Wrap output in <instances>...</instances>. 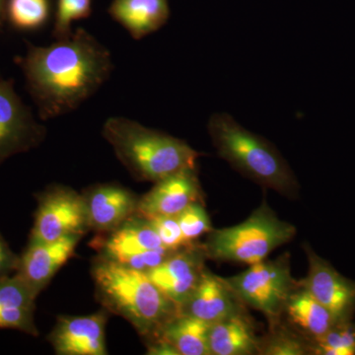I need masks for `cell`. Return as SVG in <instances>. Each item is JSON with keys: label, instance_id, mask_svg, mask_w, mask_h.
I'll return each instance as SVG.
<instances>
[{"label": "cell", "instance_id": "obj_16", "mask_svg": "<svg viewBox=\"0 0 355 355\" xmlns=\"http://www.w3.org/2000/svg\"><path fill=\"white\" fill-rule=\"evenodd\" d=\"M83 195L89 228L98 234L111 232L137 214L139 198L120 184H97Z\"/></svg>", "mask_w": 355, "mask_h": 355}, {"label": "cell", "instance_id": "obj_23", "mask_svg": "<svg viewBox=\"0 0 355 355\" xmlns=\"http://www.w3.org/2000/svg\"><path fill=\"white\" fill-rule=\"evenodd\" d=\"M51 0H8L6 20L14 29L35 31L51 17Z\"/></svg>", "mask_w": 355, "mask_h": 355}, {"label": "cell", "instance_id": "obj_1", "mask_svg": "<svg viewBox=\"0 0 355 355\" xmlns=\"http://www.w3.org/2000/svg\"><path fill=\"white\" fill-rule=\"evenodd\" d=\"M16 62L42 121L76 111L114 70L111 51L83 28L50 46L26 41L25 55Z\"/></svg>", "mask_w": 355, "mask_h": 355}, {"label": "cell", "instance_id": "obj_3", "mask_svg": "<svg viewBox=\"0 0 355 355\" xmlns=\"http://www.w3.org/2000/svg\"><path fill=\"white\" fill-rule=\"evenodd\" d=\"M102 135L121 164L139 181L156 183L183 170L196 169L202 155L184 140L125 116L109 118Z\"/></svg>", "mask_w": 355, "mask_h": 355}, {"label": "cell", "instance_id": "obj_19", "mask_svg": "<svg viewBox=\"0 0 355 355\" xmlns=\"http://www.w3.org/2000/svg\"><path fill=\"white\" fill-rule=\"evenodd\" d=\"M209 350L211 355L258 354L260 338L246 312L210 324Z\"/></svg>", "mask_w": 355, "mask_h": 355}, {"label": "cell", "instance_id": "obj_10", "mask_svg": "<svg viewBox=\"0 0 355 355\" xmlns=\"http://www.w3.org/2000/svg\"><path fill=\"white\" fill-rule=\"evenodd\" d=\"M308 273L299 282L317 301L324 306L336 321L352 319L355 311V282L343 277L328 261L305 245Z\"/></svg>", "mask_w": 355, "mask_h": 355}, {"label": "cell", "instance_id": "obj_8", "mask_svg": "<svg viewBox=\"0 0 355 355\" xmlns=\"http://www.w3.org/2000/svg\"><path fill=\"white\" fill-rule=\"evenodd\" d=\"M37 207L30 241L51 242L85 234L89 228L83 195L65 186H51L36 196Z\"/></svg>", "mask_w": 355, "mask_h": 355}, {"label": "cell", "instance_id": "obj_20", "mask_svg": "<svg viewBox=\"0 0 355 355\" xmlns=\"http://www.w3.org/2000/svg\"><path fill=\"white\" fill-rule=\"evenodd\" d=\"M284 314L294 330L305 336L309 342L321 338L338 323L330 311L313 297L300 284L289 296Z\"/></svg>", "mask_w": 355, "mask_h": 355}, {"label": "cell", "instance_id": "obj_22", "mask_svg": "<svg viewBox=\"0 0 355 355\" xmlns=\"http://www.w3.org/2000/svg\"><path fill=\"white\" fill-rule=\"evenodd\" d=\"M258 354H311L310 342L292 327L282 326L277 321L270 324V334L260 338Z\"/></svg>", "mask_w": 355, "mask_h": 355}, {"label": "cell", "instance_id": "obj_14", "mask_svg": "<svg viewBox=\"0 0 355 355\" xmlns=\"http://www.w3.org/2000/svg\"><path fill=\"white\" fill-rule=\"evenodd\" d=\"M81 236H67L51 242L28 243L19 256L16 275L39 296L55 273L73 256Z\"/></svg>", "mask_w": 355, "mask_h": 355}, {"label": "cell", "instance_id": "obj_29", "mask_svg": "<svg viewBox=\"0 0 355 355\" xmlns=\"http://www.w3.org/2000/svg\"><path fill=\"white\" fill-rule=\"evenodd\" d=\"M8 0H0V33L3 30L6 26V10Z\"/></svg>", "mask_w": 355, "mask_h": 355}, {"label": "cell", "instance_id": "obj_27", "mask_svg": "<svg viewBox=\"0 0 355 355\" xmlns=\"http://www.w3.org/2000/svg\"><path fill=\"white\" fill-rule=\"evenodd\" d=\"M148 220L155 229L162 244L168 249L178 251L191 245L184 240L176 216L155 217Z\"/></svg>", "mask_w": 355, "mask_h": 355}, {"label": "cell", "instance_id": "obj_13", "mask_svg": "<svg viewBox=\"0 0 355 355\" xmlns=\"http://www.w3.org/2000/svg\"><path fill=\"white\" fill-rule=\"evenodd\" d=\"M108 313L103 309L88 316H62L48 336L60 355H106Z\"/></svg>", "mask_w": 355, "mask_h": 355}, {"label": "cell", "instance_id": "obj_25", "mask_svg": "<svg viewBox=\"0 0 355 355\" xmlns=\"http://www.w3.org/2000/svg\"><path fill=\"white\" fill-rule=\"evenodd\" d=\"M92 12L91 0H58L53 23V38L64 40L72 34L74 21L85 19Z\"/></svg>", "mask_w": 355, "mask_h": 355}, {"label": "cell", "instance_id": "obj_11", "mask_svg": "<svg viewBox=\"0 0 355 355\" xmlns=\"http://www.w3.org/2000/svg\"><path fill=\"white\" fill-rule=\"evenodd\" d=\"M207 256L202 244L196 242L179 250L149 270V279L178 309L188 300L202 279Z\"/></svg>", "mask_w": 355, "mask_h": 355}, {"label": "cell", "instance_id": "obj_12", "mask_svg": "<svg viewBox=\"0 0 355 355\" xmlns=\"http://www.w3.org/2000/svg\"><path fill=\"white\" fill-rule=\"evenodd\" d=\"M154 184L153 188L139 198L137 216L147 219L176 216L193 203H203L198 168L183 170Z\"/></svg>", "mask_w": 355, "mask_h": 355}, {"label": "cell", "instance_id": "obj_9", "mask_svg": "<svg viewBox=\"0 0 355 355\" xmlns=\"http://www.w3.org/2000/svg\"><path fill=\"white\" fill-rule=\"evenodd\" d=\"M46 128L23 102L13 79H0V165L46 139Z\"/></svg>", "mask_w": 355, "mask_h": 355}, {"label": "cell", "instance_id": "obj_7", "mask_svg": "<svg viewBox=\"0 0 355 355\" xmlns=\"http://www.w3.org/2000/svg\"><path fill=\"white\" fill-rule=\"evenodd\" d=\"M93 248L102 258L144 272L177 252L166 248L150 221L137 214L111 232L98 235Z\"/></svg>", "mask_w": 355, "mask_h": 355}, {"label": "cell", "instance_id": "obj_28", "mask_svg": "<svg viewBox=\"0 0 355 355\" xmlns=\"http://www.w3.org/2000/svg\"><path fill=\"white\" fill-rule=\"evenodd\" d=\"M19 263V256H17L8 243L0 234V277L15 273Z\"/></svg>", "mask_w": 355, "mask_h": 355}, {"label": "cell", "instance_id": "obj_4", "mask_svg": "<svg viewBox=\"0 0 355 355\" xmlns=\"http://www.w3.org/2000/svg\"><path fill=\"white\" fill-rule=\"evenodd\" d=\"M207 130L219 157L236 171L284 197L291 200L298 197L295 175L268 140L249 132L225 113L212 114Z\"/></svg>", "mask_w": 355, "mask_h": 355}, {"label": "cell", "instance_id": "obj_15", "mask_svg": "<svg viewBox=\"0 0 355 355\" xmlns=\"http://www.w3.org/2000/svg\"><path fill=\"white\" fill-rule=\"evenodd\" d=\"M245 312V304L225 279L205 270L198 286L180 308L181 314L198 318L210 324Z\"/></svg>", "mask_w": 355, "mask_h": 355}, {"label": "cell", "instance_id": "obj_2", "mask_svg": "<svg viewBox=\"0 0 355 355\" xmlns=\"http://www.w3.org/2000/svg\"><path fill=\"white\" fill-rule=\"evenodd\" d=\"M92 277L96 297L103 308L127 320L148 340L180 313L146 272L98 256L93 263Z\"/></svg>", "mask_w": 355, "mask_h": 355}, {"label": "cell", "instance_id": "obj_6", "mask_svg": "<svg viewBox=\"0 0 355 355\" xmlns=\"http://www.w3.org/2000/svg\"><path fill=\"white\" fill-rule=\"evenodd\" d=\"M243 304L260 311L273 324L279 321L299 282L292 277L291 256L282 254L249 266L246 270L225 279Z\"/></svg>", "mask_w": 355, "mask_h": 355}, {"label": "cell", "instance_id": "obj_5", "mask_svg": "<svg viewBox=\"0 0 355 355\" xmlns=\"http://www.w3.org/2000/svg\"><path fill=\"white\" fill-rule=\"evenodd\" d=\"M295 234L294 225L282 220L263 202L242 223L212 229L202 245L207 259L252 266L266 260Z\"/></svg>", "mask_w": 355, "mask_h": 355}, {"label": "cell", "instance_id": "obj_24", "mask_svg": "<svg viewBox=\"0 0 355 355\" xmlns=\"http://www.w3.org/2000/svg\"><path fill=\"white\" fill-rule=\"evenodd\" d=\"M311 354L355 355V324L352 319L338 322L321 338L310 342Z\"/></svg>", "mask_w": 355, "mask_h": 355}, {"label": "cell", "instance_id": "obj_26", "mask_svg": "<svg viewBox=\"0 0 355 355\" xmlns=\"http://www.w3.org/2000/svg\"><path fill=\"white\" fill-rule=\"evenodd\" d=\"M178 223L188 244L198 241L202 235L212 231V224L203 203L196 202L189 205L176 216Z\"/></svg>", "mask_w": 355, "mask_h": 355}, {"label": "cell", "instance_id": "obj_17", "mask_svg": "<svg viewBox=\"0 0 355 355\" xmlns=\"http://www.w3.org/2000/svg\"><path fill=\"white\" fill-rule=\"evenodd\" d=\"M37 297L16 273L0 277V329L38 336L35 324Z\"/></svg>", "mask_w": 355, "mask_h": 355}, {"label": "cell", "instance_id": "obj_21", "mask_svg": "<svg viewBox=\"0 0 355 355\" xmlns=\"http://www.w3.org/2000/svg\"><path fill=\"white\" fill-rule=\"evenodd\" d=\"M209 329L210 324L207 322L178 313L149 340L167 343L177 355H211Z\"/></svg>", "mask_w": 355, "mask_h": 355}, {"label": "cell", "instance_id": "obj_18", "mask_svg": "<svg viewBox=\"0 0 355 355\" xmlns=\"http://www.w3.org/2000/svg\"><path fill=\"white\" fill-rule=\"evenodd\" d=\"M109 14L132 39L140 40L158 31L168 22V0H113Z\"/></svg>", "mask_w": 355, "mask_h": 355}]
</instances>
